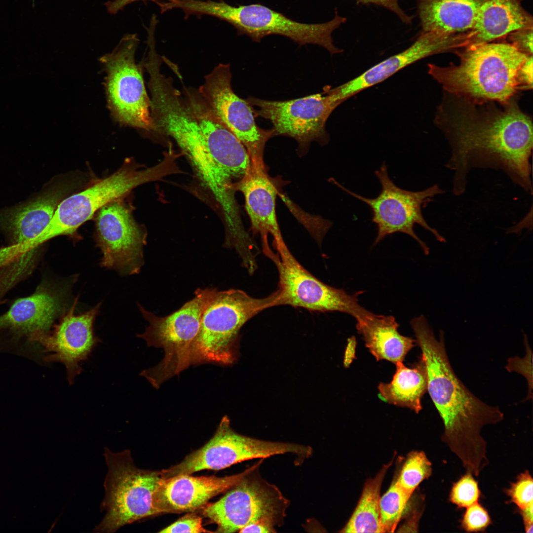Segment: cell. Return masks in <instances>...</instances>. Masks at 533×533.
Here are the masks:
<instances>
[{
	"instance_id": "1",
	"label": "cell",
	"mask_w": 533,
	"mask_h": 533,
	"mask_svg": "<svg viewBox=\"0 0 533 533\" xmlns=\"http://www.w3.org/2000/svg\"><path fill=\"white\" fill-rule=\"evenodd\" d=\"M435 123L451 149L445 166L453 173L452 191L463 194L474 168L502 171L517 186L532 194L533 124L513 99L494 105L447 93Z\"/></svg>"
},
{
	"instance_id": "2",
	"label": "cell",
	"mask_w": 533,
	"mask_h": 533,
	"mask_svg": "<svg viewBox=\"0 0 533 533\" xmlns=\"http://www.w3.org/2000/svg\"><path fill=\"white\" fill-rule=\"evenodd\" d=\"M411 325L424 361L427 391L443 423L442 441L467 473L478 476L489 463L481 430L502 421L504 414L477 398L457 377L447 354L443 331L437 339L423 315L412 319Z\"/></svg>"
},
{
	"instance_id": "3",
	"label": "cell",
	"mask_w": 533,
	"mask_h": 533,
	"mask_svg": "<svg viewBox=\"0 0 533 533\" xmlns=\"http://www.w3.org/2000/svg\"><path fill=\"white\" fill-rule=\"evenodd\" d=\"M186 100L201 131L179 148L220 206L226 234L238 236L244 228L234 193L237 183L251 166L249 153L239 140L215 117L198 92H188Z\"/></svg>"
},
{
	"instance_id": "4",
	"label": "cell",
	"mask_w": 533,
	"mask_h": 533,
	"mask_svg": "<svg viewBox=\"0 0 533 533\" xmlns=\"http://www.w3.org/2000/svg\"><path fill=\"white\" fill-rule=\"evenodd\" d=\"M458 52V65H428L446 93L476 102L506 103L519 91L518 70L528 56L509 43L470 45Z\"/></svg>"
},
{
	"instance_id": "5",
	"label": "cell",
	"mask_w": 533,
	"mask_h": 533,
	"mask_svg": "<svg viewBox=\"0 0 533 533\" xmlns=\"http://www.w3.org/2000/svg\"><path fill=\"white\" fill-rule=\"evenodd\" d=\"M279 298L277 290L263 298L239 289L217 291L202 314L191 346V365L233 364L241 328L263 310L279 305Z\"/></svg>"
},
{
	"instance_id": "6",
	"label": "cell",
	"mask_w": 533,
	"mask_h": 533,
	"mask_svg": "<svg viewBox=\"0 0 533 533\" xmlns=\"http://www.w3.org/2000/svg\"><path fill=\"white\" fill-rule=\"evenodd\" d=\"M217 291L214 288H198L193 298L164 317L157 316L138 304L149 325L137 336L144 340L148 346L161 347L164 351L160 362L140 374L153 387L158 389L164 381L191 365V346L198 332L202 314Z\"/></svg>"
},
{
	"instance_id": "7",
	"label": "cell",
	"mask_w": 533,
	"mask_h": 533,
	"mask_svg": "<svg viewBox=\"0 0 533 533\" xmlns=\"http://www.w3.org/2000/svg\"><path fill=\"white\" fill-rule=\"evenodd\" d=\"M192 14H207L224 20L233 25L240 35L260 42L267 36L286 37L299 45L315 44L331 54L343 52L333 42L334 30L346 21L335 9L331 20L322 23L307 24L292 20L284 14L259 3L234 6L223 0H191L189 6Z\"/></svg>"
},
{
	"instance_id": "8",
	"label": "cell",
	"mask_w": 533,
	"mask_h": 533,
	"mask_svg": "<svg viewBox=\"0 0 533 533\" xmlns=\"http://www.w3.org/2000/svg\"><path fill=\"white\" fill-rule=\"evenodd\" d=\"M108 467L101 504L106 514L95 531L114 533L124 525L159 514L153 505L162 473L144 470L133 464L129 450L114 453L105 448Z\"/></svg>"
},
{
	"instance_id": "9",
	"label": "cell",
	"mask_w": 533,
	"mask_h": 533,
	"mask_svg": "<svg viewBox=\"0 0 533 533\" xmlns=\"http://www.w3.org/2000/svg\"><path fill=\"white\" fill-rule=\"evenodd\" d=\"M139 168L131 158H127L113 174L65 198L58 206L48 225L38 236V242L43 245L59 235H74L77 229L103 206L127 195L141 184L162 177L168 171L164 161L154 167Z\"/></svg>"
},
{
	"instance_id": "10",
	"label": "cell",
	"mask_w": 533,
	"mask_h": 533,
	"mask_svg": "<svg viewBox=\"0 0 533 533\" xmlns=\"http://www.w3.org/2000/svg\"><path fill=\"white\" fill-rule=\"evenodd\" d=\"M375 174L381 188L379 194L373 198L359 195L334 181L344 192L370 207L372 213V222L377 227L374 246L389 235L401 232L414 239L427 255L429 249L416 234L414 231L416 225L430 231L438 241L446 242L445 238L428 225L422 214L423 208L432 201L435 196L445 192L439 185L435 184L416 191L402 189L397 186L389 177L385 162L375 171Z\"/></svg>"
},
{
	"instance_id": "11",
	"label": "cell",
	"mask_w": 533,
	"mask_h": 533,
	"mask_svg": "<svg viewBox=\"0 0 533 533\" xmlns=\"http://www.w3.org/2000/svg\"><path fill=\"white\" fill-rule=\"evenodd\" d=\"M262 461L250 467L222 498L204 506L202 514L218 525L217 532H238L258 521L274 527L283 523L289 501L275 485L261 476L258 468Z\"/></svg>"
},
{
	"instance_id": "12",
	"label": "cell",
	"mask_w": 533,
	"mask_h": 533,
	"mask_svg": "<svg viewBox=\"0 0 533 533\" xmlns=\"http://www.w3.org/2000/svg\"><path fill=\"white\" fill-rule=\"evenodd\" d=\"M138 42L136 35H127L111 53L100 59L106 73L107 104L111 114L119 123L155 131L142 68L135 61Z\"/></svg>"
},
{
	"instance_id": "13",
	"label": "cell",
	"mask_w": 533,
	"mask_h": 533,
	"mask_svg": "<svg viewBox=\"0 0 533 533\" xmlns=\"http://www.w3.org/2000/svg\"><path fill=\"white\" fill-rule=\"evenodd\" d=\"M287 453L305 459L310 455L311 448L242 435L231 428L229 419L225 416L213 436L206 444L189 455L178 464L161 472L164 477H169L203 470H218L245 460Z\"/></svg>"
},
{
	"instance_id": "14",
	"label": "cell",
	"mask_w": 533,
	"mask_h": 533,
	"mask_svg": "<svg viewBox=\"0 0 533 533\" xmlns=\"http://www.w3.org/2000/svg\"><path fill=\"white\" fill-rule=\"evenodd\" d=\"M275 248L276 253L271 260L279 274V305L321 312L339 311L356 320L371 312L359 304L357 297L360 292L350 295L322 282L299 263L285 243Z\"/></svg>"
},
{
	"instance_id": "15",
	"label": "cell",
	"mask_w": 533,
	"mask_h": 533,
	"mask_svg": "<svg viewBox=\"0 0 533 533\" xmlns=\"http://www.w3.org/2000/svg\"><path fill=\"white\" fill-rule=\"evenodd\" d=\"M231 78L229 65L220 64L205 77L198 92L215 117L244 146L251 164L265 168V147L273 131L257 125L253 107L234 93Z\"/></svg>"
},
{
	"instance_id": "16",
	"label": "cell",
	"mask_w": 533,
	"mask_h": 533,
	"mask_svg": "<svg viewBox=\"0 0 533 533\" xmlns=\"http://www.w3.org/2000/svg\"><path fill=\"white\" fill-rule=\"evenodd\" d=\"M126 196L103 206L95 218V239L102 254L100 265L123 275L140 272L147 238L145 229L133 217Z\"/></svg>"
},
{
	"instance_id": "17",
	"label": "cell",
	"mask_w": 533,
	"mask_h": 533,
	"mask_svg": "<svg viewBox=\"0 0 533 533\" xmlns=\"http://www.w3.org/2000/svg\"><path fill=\"white\" fill-rule=\"evenodd\" d=\"M323 93L285 101H270L249 97L246 100L255 114L269 120L274 136L295 139L301 148L313 141L326 144L329 139L325 124L339 106L329 94Z\"/></svg>"
},
{
	"instance_id": "18",
	"label": "cell",
	"mask_w": 533,
	"mask_h": 533,
	"mask_svg": "<svg viewBox=\"0 0 533 533\" xmlns=\"http://www.w3.org/2000/svg\"><path fill=\"white\" fill-rule=\"evenodd\" d=\"M68 285L43 277L32 294L16 299L0 315V336L39 344L67 310Z\"/></svg>"
},
{
	"instance_id": "19",
	"label": "cell",
	"mask_w": 533,
	"mask_h": 533,
	"mask_svg": "<svg viewBox=\"0 0 533 533\" xmlns=\"http://www.w3.org/2000/svg\"><path fill=\"white\" fill-rule=\"evenodd\" d=\"M87 178L84 174L75 173L59 176L30 200L0 210V231L6 244L23 243L38 236L49 224L59 204L84 185Z\"/></svg>"
},
{
	"instance_id": "20",
	"label": "cell",
	"mask_w": 533,
	"mask_h": 533,
	"mask_svg": "<svg viewBox=\"0 0 533 533\" xmlns=\"http://www.w3.org/2000/svg\"><path fill=\"white\" fill-rule=\"evenodd\" d=\"M78 298L39 343L43 348L45 361L60 362L65 366L70 385L82 372L80 363L88 359L100 341L95 335L94 323L101 303L85 312L76 314Z\"/></svg>"
},
{
	"instance_id": "21",
	"label": "cell",
	"mask_w": 533,
	"mask_h": 533,
	"mask_svg": "<svg viewBox=\"0 0 533 533\" xmlns=\"http://www.w3.org/2000/svg\"><path fill=\"white\" fill-rule=\"evenodd\" d=\"M462 34L444 35L423 32L416 41L403 51L371 67L355 78L329 90L335 100L341 104L362 90L376 85L401 69L433 54L460 47Z\"/></svg>"
},
{
	"instance_id": "22",
	"label": "cell",
	"mask_w": 533,
	"mask_h": 533,
	"mask_svg": "<svg viewBox=\"0 0 533 533\" xmlns=\"http://www.w3.org/2000/svg\"><path fill=\"white\" fill-rule=\"evenodd\" d=\"M249 469L222 477H195L188 474L164 477L154 494L153 506L159 514L193 511L205 506L213 497L231 489Z\"/></svg>"
},
{
	"instance_id": "23",
	"label": "cell",
	"mask_w": 533,
	"mask_h": 533,
	"mask_svg": "<svg viewBox=\"0 0 533 533\" xmlns=\"http://www.w3.org/2000/svg\"><path fill=\"white\" fill-rule=\"evenodd\" d=\"M245 199V208L253 232L260 234L264 253L270 258L274 252L269 245L267 237L273 238L274 246L284 242L278 226L275 212L276 191L266 173V168L251 166L237 183Z\"/></svg>"
},
{
	"instance_id": "24",
	"label": "cell",
	"mask_w": 533,
	"mask_h": 533,
	"mask_svg": "<svg viewBox=\"0 0 533 533\" xmlns=\"http://www.w3.org/2000/svg\"><path fill=\"white\" fill-rule=\"evenodd\" d=\"M532 27V17L520 0H484L473 27L468 32V46L491 42L516 30Z\"/></svg>"
},
{
	"instance_id": "25",
	"label": "cell",
	"mask_w": 533,
	"mask_h": 533,
	"mask_svg": "<svg viewBox=\"0 0 533 533\" xmlns=\"http://www.w3.org/2000/svg\"><path fill=\"white\" fill-rule=\"evenodd\" d=\"M484 0H417L423 32L455 35L470 31Z\"/></svg>"
},
{
	"instance_id": "26",
	"label": "cell",
	"mask_w": 533,
	"mask_h": 533,
	"mask_svg": "<svg viewBox=\"0 0 533 533\" xmlns=\"http://www.w3.org/2000/svg\"><path fill=\"white\" fill-rule=\"evenodd\" d=\"M356 321V328L366 346L377 361L386 360L395 364L403 362L415 345V340L399 333V325L392 316L371 312Z\"/></svg>"
},
{
	"instance_id": "27",
	"label": "cell",
	"mask_w": 533,
	"mask_h": 533,
	"mask_svg": "<svg viewBox=\"0 0 533 533\" xmlns=\"http://www.w3.org/2000/svg\"><path fill=\"white\" fill-rule=\"evenodd\" d=\"M395 365L396 370L391 381L379 384L380 396L390 404L408 408L418 414L422 409L421 399L427 391L424 361L421 356L411 368L405 366L403 362Z\"/></svg>"
},
{
	"instance_id": "28",
	"label": "cell",
	"mask_w": 533,
	"mask_h": 533,
	"mask_svg": "<svg viewBox=\"0 0 533 533\" xmlns=\"http://www.w3.org/2000/svg\"><path fill=\"white\" fill-rule=\"evenodd\" d=\"M391 464L384 465L375 477L365 483L359 501L345 527L343 533H383L380 522V492L386 471Z\"/></svg>"
},
{
	"instance_id": "29",
	"label": "cell",
	"mask_w": 533,
	"mask_h": 533,
	"mask_svg": "<svg viewBox=\"0 0 533 533\" xmlns=\"http://www.w3.org/2000/svg\"><path fill=\"white\" fill-rule=\"evenodd\" d=\"M412 495L403 490L395 480L380 497V522L383 533L395 531Z\"/></svg>"
},
{
	"instance_id": "30",
	"label": "cell",
	"mask_w": 533,
	"mask_h": 533,
	"mask_svg": "<svg viewBox=\"0 0 533 533\" xmlns=\"http://www.w3.org/2000/svg\"><path fill=\"white\" fill-rule=\"evenodd\" d=\"M432 473V464L422 451H413L407 456L398 478V484L413 494L418 486Z\"/></svg>"
},
{
	"instance_id": "31",
	"label": "cell",
	"mask_w": 533,
	"mask_h": 533,
	"mask_svg": "<svg viewBox=\"0 0 533 533\" xmlns=\"http://www.w3.org/2000/svg\"><path fill=\"white\" fill-rule=\"evenodd\" d=\"M480 491L473 475L466 473L456 482L450 492V500L460 508H467L477 502Z\"/></svg>"
},
{
	"instance_id": "32",
	"label": "cell",
	"mask_w": 533,
	"mask_h": 533,
	"mask_svg": "<svg viewBox=\"0 0 533 533\" xmlns=\"http://www.w3.org/2000/svg\"><path fill=\"white\" fill-rule=\"evenodd\" d=\"M507 494L520 510L533 505V481L528 471L518 476L507 490Z\"/></svg>"
},
{
	"instance_id": "33",
	"label": "cell",
	"mask_w": 533,
	"mask_h": 533,
	"mask_svg": "<svg viewBox=\"0 0 533 533\" xmlns=\"http://www.w3.org/2000/svg\"><path fill=\"white\" fill-rule=\"evenodd\" d=\"M491 522L488 512L477 502L466 508L461 525L466 532H476L486 529Z\"/></svg>"
},
{
	"instance_id": "34",
	"label": "cell",
	"mask_w": 533,
	"mask_h": 533,
	"mask_svg": "<svg viewBox=\"0 0 533 533\" xmlns=\"http://www.w3.org/2000/svg\"><path fill=\"white\" fill-rule=\"evenodd\" d=\"M524 343L526 349V355L523 358L516 356L508 359L506 367L509 372H516L524 377L527 381L529 393L527 399L532 398V351L528 343L527 335L524 334Z\"/></svg>"
},
{
	"instance_id": "35",
	"label": "cell",
	"mask_w": 533,
	"mask_h": 533,
	"mask_svg": "<svg viewBox=\"0 0 533 533\" xmlns=\"http://www.w3.org/2000/svg\"><path fill=\"white\" fill-rule=\"evenodd\" d=\"M202 519L193 514H188L160 531V533H209L202 526Z\"/></svg>"
},
{
	"instance_id": "36",
	"label": "cell",
	"mask_w": 533,
	"mask_h": 533,
	"mask_svg": "<svg viewBox=\"0 0 533 533\" xmlns=\"http://www.w3.org/2000/svg\"><path fill=\"white\" fill-rule=\"evenodd\" d=\"M508 36L509 43L526 55L533 54V27L516 30Z\"/></svg>"
},
{
	"instance_id": "37",
	"label": "cell",
	"mask_w": 533,
	"mask_h": 533,
	"mask_svg": "<svg viewBox=\"0 0 533 533\" xmlns=\"http://www.w3.org/2000/svg\"><path fill=\"white\" fill-rule=\"evenodd\" d=\"M363 4H374L384 7L395 13L400 20L405 24L412 23L413 16L406 14L399 5V0H355Z\"/></svg>"
},
{
	"instance_id": "38",
	"label": "cell",
	"mask_w": 533,
	"mask_h": 533,
	"mask_svg": "<svg viewBox=\"0 0 533 533\" xmlns=\"http://www.w3.org/2000/svg\"><path fill=\"white\" fill-rule=\"evenodd\" d=\"M518 89L528 90L533 87V57L530 55L520 67L517 74Z\"/></svg>"
},
{
	"instance_id": "39",
	"label": "cell",
	"mask_w": 533,
	"mask_h": 533,
	"mask_svg": "<svg viewBox=\"0 0 533 533\" xmlns=\"http://www.w3.org/2000/svg\"><path fill=\"white\" fill-rule=\"evenodd\" d=\"M239 533H275V527L270 524L258 521L250 523L240 529Z\"/></svg>"
},
{
	"instance_id": "40",
	"label": "cell",
	"mask_w": 533,
	"mask_h": 533,
	"mask_svg": "<svg viewBox=\"0 0 533 533\" xmlns=\"http://www.w3.org/2000/svg\"><path fill=\"white\" fill-rule=\"evenodd\" d=\"M533 505L520 510L524 521L525 532L527 533H533Z\"/></svg>"
},
{
	"instance_id": "41",
	"label": "cell",
	"mask_w": 533,
	"mask_h": 533,
	"mask_svg": "<svg viewBox=\"0 0 533 533\" xmlns=\"http://www.w3.org/2000/svg\"><path fill=\"white\" fill-rule=\"evenodd\" d=\"M137 0H111L105 3V5L109 12L111 14H115L126 5ZM170 0H167V1Z\"/></svg>"
}]
</instances>
